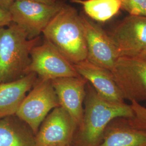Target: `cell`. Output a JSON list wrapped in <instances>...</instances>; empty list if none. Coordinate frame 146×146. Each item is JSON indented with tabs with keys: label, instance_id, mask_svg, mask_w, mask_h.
<instances>
[{
	"label": "cell",
	"instance_id": "obj_21",
	"mask_svg": "<svg viewBox=\"0 0 146 146\" xmlns=\"http://www.w3.org/2000/svg\"><path fill=\"white\" fill-rule=\"evenodd\" d=\"M34 1V2H37L43 3L45 4H48V5H52L55 3H56V0H13V1Z\"/></svg>",
	"mask_w": 146,
	"mask_h": 146
},
{
	"label": "cell",
	"instance_id": "obj_12",
	"mask_svg": "<svg viewBox=\"0 0 146 146\" xmlns=\"http://www.w3.org/2000/svg\"><path fill=\"white\" fill-rule=\"evenodd\" d=\"M78 75L84 78L104 99L110 102H125L111 71L85 60L74 64Z\"/></svg>",
	"mask_w": 146,
	"mask_h": 146
},
{
	"label": "cell",
	"instance_id": "obj_4",
	"mask_svg": "<svg viewBox=\"0 0 146 146\" xmlns=\"http://www.w3.org/2000/svg\"><path fill=\"white\" fill-rule=\"evenodd\" d=\"M59 106L58 96L51 81L38 78L23 100L15 115L36 135L49 113Z\"/></svg>",
	"mask_w": 146,
	"mask_h": 146
},
{
	"label": "cell",
	"instance_id": "obj_9",
	"mask_svg": "<svg viewBox=\"0 0 146 146\" xmlns=\"http://www.w3.org/2000/svg\"><path fill=\"white\" fill-rule=\"evenodd\" d=\"M80 16L87 46V60L111 71L119 58L111 37L88 17Z\"/></svg>",
	"mask_w": 146,
	"mask_h": 146
},
{
	"label": "cell",
	"instance_id": "obj_10",
	"mask_svg": "<svg viewBox=\"0 0 146 146\" xmlns=\"http://www.w3.org/2000/svg\"><path fill=\"white\" fill-rule=\"evenodd\" d=\"M110 36L119 58L138 56L146 49V16H127Z\"/></svg>",
	"mask_w": 146,
	"mask_h": 146
},
{
	"label": "cell",
	"instance_id": "obj_3",
	"mask_svg": "<svg viewBox=\"0 0 146 146\" xmlns=\"http://www.w3.org/2000/svg\"><path fill=\"white\" fill-rule=\"evenodd\" d=\"M38 40H29L25 31L13 22L7 28H0V84L27 75L31 52Z\"/></svg>",
	"mask_w": 146,
	"mask_h": 146
},
{
	"label": "cell",
	"instance_id": "obj_16",
	"mask_svg": "<svg viewBox=\"0 0 146 146\" xmlns=\"http://www.w3.org/2000/svg\"><path fill=\"white\" fill-rule=\"evenodd\" d=\"M82 5L86 15L92 20L106 22L117 14L121 5L120 0H71Z\"/></svg>",
	"mask_w": 146,
	"mask_h": 146
},
{
	"label": "cell",
	"instance_id": "obj_8",
	"mask_svg": "<svg viewBox=\"0 0 146 146\" xmlns=\"http://www.w3.org/2000/svg\"><path fill=\"white\" fill-rule=\"evenodd\" d=\"M78 128L68 111L58 107L40 125L35 135L37 146H70Z\"/></svg>",
	"mask_w": 146,
	"mask_h": 146
},
{
	"label": "cell",
	"instance_id": "obj_1",
	"mask_svg": "<svg viewBox=\"0 0 146 146\" xmlns=\"http://www.w3.org/2000/svg\"><path fill=\"white\" fill-rule=\"evenodd\" d=\"M84 104L82 122L74 136L76 146H99L112 121L118 118L131 119L133 116L130 104L104 99L88 82Z\"/></svg>",
	"mask_w": 146,
	"mask_h": 146
},
{
	"label": "cell",
	"instance_id": "obj_20",
	"mask_svg": "<svg viewBox=\"0 0 146 146\" xmlns=\"http://www.w3.org/2000/svg\"><path fill=\"white\" fill-rule=\"evenodd\" d=\"M13 2V0H0V7L9 11V8Z\"/></svg>",
	"mask_w": 146,
	"mask_h": 146
},
{
	"label": "cell",
	"instance_id": "obj_14",
	"mask_svg": "<svg viewBox=\"0 0 146 146\" xmlns=\"http://www.w3.org/2000/svg\"><path fill=\"white\" fill-rule=\"evenodd\" d=\"M99 146H146V133L129 125L125 118H118L108 125Z\"/></svg>",
	"mask_w": 146,
	"mask_h": 146
},
{
	"label": "cell",
	"instance_id": "obj_18",
	"mask_svg": "<svg viewBox=\"0 0 146 146\" xmlns=\"http://www.w3.org/2000/svg\"><path fill=\"white\" fill-rule=\"evenodd\" d=\"M121 9L129 15L146 16V0H120Z\"/></svg>",
	"mask_w": 146,
	"mask_h": 146
},
{
	"label": "cell",
	"instance_id": "obj_11",
	"mask_svg": "<svg viewBox=\"0 0 146 146\" xmlns=\"http://www.w3.org/2000/svg\"><path fill=\"white\" fill-rule=\"evenodd\" d=\"M51 82L60 106L68 111L79 127L83 120L87 81L79 76L55 78Z\"/></svg>",
	"mask_w": 146,
	"mask_h": 146
},
{
	"label": "cell",
	"instance_id": "obj_7",
	"mask_svg": "<svg viewBox=\"0 0 146 146\" xmlns=\"http://www.w3.org/2000/svg\"><path fill=\"white\" fill-rule=\"evenodd\" d=\"M111 72L125 100L146 101V61L139 57H120Z\"/></svg>",
	"mask_w": 146,
	"mask_h": 146
},
{
	"label": "cell",
	"instance_id": "obj_19",
	"mask_svg": "<svg viewBox=\"0 0 146 146\" xmlns=\"http://www.w3.org/2000/svg\"><path fill=\"white\" fill-rule=\"evenodd\" d=\"M12 21L9 11L0 7V28L8 26Z\"/></svg>",
	"mask_w": 146,
	"mask_h": 146
},
{
	"label": "cell",
	"instance_id": "obj_15",
	"mask_svg": "<svg viewBox=\"0 0 146 146\" xmlns=\"http://www.w3.org/2000/svg\"><path fill=\"white\" fill-rule=\"evenodd\" d=\"M0 146H37L35 134L15 115L0 119Z\"/></svg>",
	"mask_w": 146,
	"mask_h": 146
},
{
	"label": "cell",
	"instance_id": "obj_2",
	"mask_svg": "<svg viewBox=\"0 0 146 146\" xmlns=\"http://www.w3.org/2000/svg\"><path fill=\"white\" fill-rule=\"evenodd\" d=\"M50 42L73 64L87 59V50L81 16L69 5H63L43 31Z\"/></svg>",
	"mask_w": 146,
	"mask_h": 146
},
{
	"label": "cell",
	"instance_id": "obj_17",
	"mask_svg": "<svg viewBox=\"0 0 146 146\" xmlns=\"http://www.w3.org/2000/svg\"><path fill=\"white\" fill-rule=\"evenodd\" d=\"M133 116L126 119L127 123L133 128L146 133V107L135 101L131 102Z\"/></svg>",
	"mask_w": 146,
	"mask_h": 146
},
{
	"label": "cell",
	"instance_id": "obj_6",
	"mask_svg": "<svg viewBox=\"0 0 146 146\" xmlns=\"http://www.w3.org/2000/svg\"><path fill=\"white\" fill-rule=\"evenodd\" d=\"M63 5L60 3L48 5L34 1H16L11 5L9 13L12 22L25 31L29 40H33L43 33Z\"/></svg>",
	"mask_w": 146,
	"mask_h": 146
},
{
	"label": "cell",
	"instance_id": "obj_22",
	"mask_svg": "<svg viewBox=\"0 0 146 146\" xmlns=\"http://www.w3.org/2000/svg\"><path fill=\"white\" fill-rule=\"evenodd\" d=\"M137 57H139V58H141V59L143 60L144 61H146V49H145V50H143L142 52H141L139 55Z\"/></svg>",
	"mask_w": 146,
	"mask_h": 146
},
{
	"label": "cell",
	"instance_id": "obj_5",
	"mask_svg": "<svg viewBox=\"0 0 146 146\" xmlns=\"http://www.w3.org/2000/svg\"><path fill=\"white\" fill-rule=\"evenodd\" d=\"M31 73L36 74L38 78L50 81L80 76L73 63L47 40L31 50V62L26 71L27 74Z\"/></svg>",
	"mask_w": 146,
	"mask_h": 146
},
{
	"label": "cell",
	"instance_id": "obj_13",
	"mask_svg": "<svg viewBox=\"0 0 146 146\" xmlns=\"http://www.w3.org/2000/svg\"><path fill=\"white\" fill-rule=\"evenodd\" d=\"M37 80L36 74L31 73L15 81L0 84V119L15 115Z\"/></svg>",
	"mask_w": 146,
	"mask_h": 146
}]
</instances>
